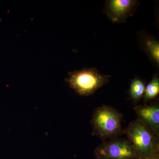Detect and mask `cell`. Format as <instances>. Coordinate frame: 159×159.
I'll list each match as a JSON object with an SVG mask.
<instances>
[{
    "mask_svg": "<svg viewBox=\"0 0 159 159\" xmlns=\"http://www.w3.org/2000/svg\"><path fill=\"white\" fill-rule=\"evenodd\" d=\"M145 85L144 81L139 77H136L131 80L129 89V95L130 99L137 103L144 96Z\"/></svg>",
    "mask_w": 159,
    "mask_h": 159,
    "instance_id": "cell-8",
    "label": "cell"
},
{
    "mask_svg": "<svg viewBox=\"0 0 159 159\" xmlns=\"http://www.w3.org/2000/svg\"><path fill=\"white\" fill-rule=\"evenodd\" d=\"M159 94V78L157 73L154 74L151 80L145 86L143 98L145 103L150 102Z\"/></svg>",
    "mask_w": 159,
    "mask_h": 159,
    "instance_id": "cell-9",
    "label": "cell"
},
{
    "mask_svg": "<svg viewBox=\"0 0 159 159\" xmlns=\"http://www.w3.org/2000/svg\"><path fill=\"white\" fill-rule=\"evenodd\" d=\"M145 159H159V153L156 154L150 157Z\"/></svg>",
    "mask_w": 159,
    "mask_h": 159,
    "instance_id": "cell-10",
    "label": "cell"
},
{
    "mask_svg": "<svg viewBox=\"0 0 159 159\" xmlns=\"http://www.w3.org/2000/svg\"><path fill=\"white\" fill-rule=\"evenodd\" d=\"M123 133L130 142L140 158H148L159 153V138L145 123L139 119L132 121Z\"/></svg>",
    "mask_w": 159,
    "mask_h": 159,
    "instance_id": "cell-2",
    "label": "cell"
},
{
    "mask_svg": "<svg viewBox=\"0 0 159 159\" xmlns=\"http://www.w3.org/2000/svg\"><path fill=\"white\" fill-rule=\"evenodd\" d=\"M65 79L69 86L80 96H91L109 81L110 75L100 74L96 68L69 72Z\"/></svg>",
    "mask_w": 159,
    "mask_h": 159,
    "instance_id": "cell-3",
    "label": "cell"
},
{
    "mask_svg": "<svg viewBox=\"0 0 159 159\" xmlns=\"http://www.w3.org/2000/svg\"><path fill=\"white\" fill-rule=\"evenodd\" d=\"M134 159H142L140 158H136Z\"/></svg>",
    "mask_w": 159,
    "mask_h": 159,
    "instance_id": "cell-11",
    "label": "cell"
},
{
    "mask_svg": "<svg viewBox=\"0 0 159 159\" xmlns=\"http://www.w3.org/2000/svg\"><path fill=\"white\" fill-rule=\"evenodd\" d=\"M96 159H134L139 158L127 139L117 138L103 141L94 151Z\"/></svg>",
    "mask_w": 159,
    "mask_h": 159,
    "instance_id": "cell-4",
    "label": "cell"
},
{
    "mask_svg": "<svg viewBox=\"0 0 159 159\" xmlns=\"http://www.w3.org/2000/svg\"><path fill=\"white\" fill-rule=\"evenodd\" d=\"M140 5L135 0H109L105 2V12L113 23H125Z\"/></svg>",
    "mask_w": 159,
    "mask_h": 159,
    "instance_id": "cell-5",
    "label": "cell"
},
{
    "mask_svg": "<svg viewBox=\"0 0 159 159\" xmlns=\"http://www.w3.org/2000/svg\"><path fill=\"white\" fill-rule=\"evenodd\" d=\"M122 116L116 109L102 105L94 110L90 121L92 135L102 141L117 138L123 133L122 127Z\"/></svg>",
    "mask_w": 159,
    "mask_h": 159,
    "instance_id": "cell-1",
    "label": "cell"
},
{
    "mask_svg": "<svg viewBox=\"0 0 159 159\" xmlns=\"http://www.w3.org/2000/svg\"><path fill=\"white\" fill-rule=\"evenodd\" d=\"M141 44L151 60L158 67L159 66V43L157 40L149 35L141 37Z\"/></svg>",
    "mask_w": 159,
    "mask_h": 159,
    "instance_id": "cell-7",
    "label": "cell"
},
{
    "mask_svg": "<svg viewBox=\"0 0 159 159\" xmlns=\"http://www.w3.org/2000/svg\"><path fill=\"white\" fill-rule=\"evenodd\" d=\"M134 110L137 114V119L145 123L159 138V104L158 102H152L148 105L136 106Z\"/></svg>",
    "mask_w": 159,
    "mask_h": 159,
    "instance_id": "cell-6",
    "label": "cell"
}]
</instances>
